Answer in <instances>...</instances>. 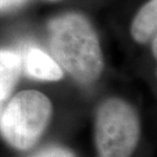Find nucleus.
I'll return each mask as SVG.
<instances>
[{"label": "nucleus", "instance_id": "obj_1", "mask_svg": "<svg viewBox=\"0 0 157 157\" xmlns=\"http://www.w3.org/2000/svg\"><path fill=\"white\" fill-rule=\"evenodd\" d=\"M50 50L55 61L80 83H92L104 70L99 40L90 21L78 13H67L49 23Z\"/></svg>", "mask_w": 157, "mask_h": 157}, {"label": "nucleus", "instance_id": "obj_2", "mask_svg": "<svg viewBox=\"0 0 157 157\" xmlns=\"http://www.w3.org/2000/svg\"><path fill=\"white\" fill-rule=\"evenodd\" d=\"M52 105L49 98L35 90L15 94L6 106L0 120L5 141L17 150L35 146L49 124Z\"/></svg>", "mask_w": 157, "mask_h": 157}, {"label": "nucleus", "instance_id": "obj_6", "mask_svg": "<svg viewBox=\"0 0 157 157\" xmlns=\"http://www.w3.org/2000/svg\"><path fill=\"white\" fill-rule=\"evenodd\" d=\"M157 0H149L141 7L132 23V36L139 43H146L156 34Z\"/></svg>", "mask_w": 157, "mask_h": 157}, {"label": "nucleus", "instance_id": "obj_5", "mask_svg": "<svg viewBox=\"0 0 157 157\" xmlns=\"http://www.w3.org/2000/svg\"><path fill=\"white\" fill-rule=\"evenodd\" d=\"M21 57L15 51L0 49V101L17 85L21 73Z\"/></svg>", "mask_w": 157, "mask_h": 157}, {"label": "nucleus", "instance_id": "obj_9", "mask_svg": "<svg viewBox=\"0 0 157 157\" xmlns=\"http://www.w3.org/2000/svg\"><path fill=\"white\" fill-rule=\"evenodd\" d=\"M156 34H155V35H154V36H152V43H151V50H152V54H154V56L156 57L157 55V42H156Z\"/></svg>", "mask_w": 157, "mask_h": 157}, {"label": "nucleus", "instance_id": "obj_7", "mask_svg": "<svg viewBox=\"0 0 157 157\" xmlns=\"http://www.w3.org/2000/svg\"><path fill=\"white\" fill-rule=\"evenodd\" d=\"M29 157H76L67 148L59 146H49L41 149Z\"/></svg>", "mask_w": 157, "mask_h": 157}, {"label": "nucleus", "instance_id": "obj_8", "mask_svg": "<svg viewBox=\"0 0 157 157\" xmlns=\"http://www.w3.org/2000/svg\"><path fill=\"white\" fill-rule=\"evenodd\" d=\"M26 0H0V12L11 11L22 5Z\"/></svg>", "mask_w": 157, "mask_h": 157}, {"label": "nucleus", "instance_id": "obj_3", "mask_svg": "<svg viewBox=\"0 0 157 157\" xmlns=\"http://www.w3.org/2000/svg\"><path fill=\"white\" fill-rule=\"evenodd\" d=\"M141 135L140 119L119 98L102 101L95 115L94 139L99 157H130Z\"/></svg>", "mask_w": 157, "mask_h": 157}, {"label": "nucleus", "instance_id": "obj_4", "mask_svg": "<svg viewBox=\"0 0 157 157\" xmlns=\"http://www.w3.org/2000/svg\"><path fill=\"white\" fill-rule=\"evenodd\" d=\"M26 69L32 77L41 80L55 82L63 77V70L58 63L37 48H33L27 52Z\"/></svg>", "mask_w": 157, "mask_h": 157}]
</instances>
